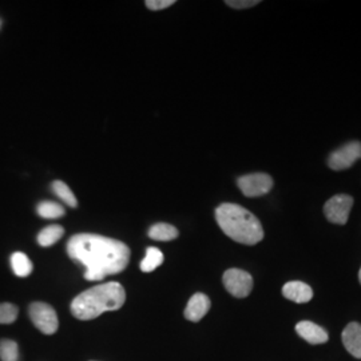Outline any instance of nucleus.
I'll use <instances>...</instances> for the list:
<instances>
[{
  "mask_svg": "<svg viewBox=\"0 0 361 361\" xmlns=\"http://www.w3.org/2000/svg\"><path fill=\"white\" fill-rule=\"evenodd\" d=\"M67 255L86 267L85 279L89 281H101L106 276L118 274L126 269L130 261L126 244L90 233L73 235L67 243Z\"/></svg>",
  "mask_w": 361,
  "mask_h": 361,
  "instance_id": "nucleus-1",
  "label": "nucleus"
},
{
  "mask_svg": "<svg viewBox=\"0 0 361 361\" xmlns=\"http://www.w3.org/2000/svg\"><path fill=\"white\" fill-rule=\"evenodd\" d=\"M125 301L126 292L119 283L95 285L73 300L71 313L78 320L89 322L104 312L121 310Z\"/></svg>",
  "mask_w": 361,
  "mask_h": 361,
  "instance_id": "nucleus-2",
  "label": "nucleus"
},
{
  "mask_svg": "<svg viewBox=\"0 0 361 361\" xmlns=\"http://www.w3.org/2000/svg\"><path fill=\"white\" fill-rule=\"evenodd\" d=\"M216 221L221 231L233 241L256 245L264 238V229L257 217L237 204H222L216 209Z\"/></svg>",
  "mask_w": 361,
  "mask_h": 361,
  "instance_id": "nucleus-3",
  "label": "nucleus"
},
{
  "mask_svg": "<svg viewBox=\"0 0 361 361\" xmlns=\"http://www.w3.org/2000/svg\"><path fill=\"white\" fill-rule=\"evenodd\" d=\"M30 319L44 335H54L59 328L58 314L51 305L46 302H32L28 308Z\"/></svg>",
  "mask_w": 361,
  "mask_h": 361,
  "instance_id": "nucleus-4",
  "label": "nucleus"
},
{
  "mask_svg": "<svg viewBox=\"0 0 361 361\" xmlns=\"http://www.w3.org/2000/svg\"><path fill=\"white\" fill-rule=\"evenodd\" d=\"M353 207V198L348 194H337L329 198L324 205V214L326 219L336 225H345L349 213Z\"/></svg>",
  "mask_w": 361,
  "mask_h": 361,
  "instance_id": "nucleus-5",
  "label": "nucleus"
},
{
  "mask_svg": "<svg viewBox=\"0 0 361 361\" xmlns=\"http://www.w3.org/2000/svg\"><path fill=\"white\" fill-rule=\"evenodd\" d=\"M237 185L245 197L256 198L271 192L273 180L267 173H253L240 177L237 180Z\"/></svg>",
  "mask_w": 361,
  "mask_h": 361,
  "instance_id": "nucleus-6",
  "label": "nucleus"
},
{
  "mask_svg": "<svg viewBox=\"0 0 361 361\" xmlns=\"http://www.w3.org/2000/svg\"><path fill=\"white\" fill-rule=\"evenodd\" d=\"M226 290L237 298H245L250 295L253 289V279L245 271L241 269H229L224 273L222 277Z\"/></svg>",
  "mask_w": 361,
  "mask_h": 361,
  "instance_id": "nucleus-7",
  "label": "nucleus"
},
{
  "mask_svg": "<svg viewBox=\"0 0 361 361\" xmlns=\"http://www.w3.org/2000/svg\"><path fill=\"white\" fill-rule=\"evenodd\" d=\"M361 158V142L359 141H352L343 147H338L335 152H332L328 157V166L336 170H347L352 168L356 161Z\"/></svg>",
  "mask_w": 361,
  "mask_h": 361,
  "instance_id": "nucleus-8",
  "label": "nucleus"
},
{
  "mask_svg": "<svg viewBox=\"0 0 361 361\" xmlns=\"http://www.w3.org/2000/svg\"><path fill=\"white\" fill-rule=\"evenodd\" d=\"M210 300L204 293H195L188 302L185 308V319L193 323L201 322L209 310H210Z\"/></svg>",
  "mask_w": 361,
  "mask_h": 361,
  "instance_id": "nucleus-9",
  "label": "nucleus"
},
{
  "mask_svg": "<svg viewBox=\"0 0 361 361\" xmlns=\"http://www.w3.org/2000/svg\"><path fill=\"white\" fill-rule=\"evenodd\" d=\"M296 332L301 338L313 345L324 344L329 340L326 331L312 322H300L296 325Z\"/></svg>",
  "mask_w": 361,
  "mask_h": 361,
  "instance_id": "nucleus-10",
  "label": "nucleus"
},
{
  "mask_svg": "<svg viewBox=\"0 0 361 361\" xmlns=\"http://www.w3.org/2000/svg\"><path fill=\"white\" fill-rule=\"evenodd\" d=\"M283 295L286 300H290L297 304L310 302L313 297V290L310 285L301 281H290L283 286Z\"/></svg>",
  "mask_w": 361,
  "mask_h": 361,
  "instance_id": "nucleus-11",
  "label": "nucleus"
},
{
  "mask_svg": "<svg viewBox=\"0 0 361 361\" xmlns=\"http://www.w3.org/2000/svg\"><path fill=\"white\" fill-rule=\"evenodd\" d=\"M343 344L349 353L361 359V325L359 323H349L343 331Z\"/></svg>",
  "mask_w": 361,
  "mask_h": 361,
  "instance_id": "nucleus-12",
  "label": "nucleus"
},
{
  "mask_svg": "<svg viewBox=\"0 0 361 361\" xmlns=\"http://www.w3.org/2000/svg\"><path fill=\"white\" fill-rule=\"evenodd\" d=\"M149 237L155 241H171L178 237V231L170 224L159 222L150 228Z\"/></svg>",
  "mask_w": 361,
  "mask_h": 361,
  "instance_id": "nucleus-13",
  "label": "nucleus"
},
{
  "mask_svg": "<svg viewBox=\"0 0 361 361\" xmlns=\"http://www.w3.org/2000/svg\"><path fill=\"white\" fill-rule=\"evenodd\" d=\"M65 234V229L59 225H50L39 233L38 244L43 247L51 246L58 243Z\"/></svg>",
  "mask_w": 361,
  "mask_h": 361,
  "instance_id": "nucleus-14",
  "label": "nucleus"
},
{
  "mask_svg": "<svg viewBox=\"0 0 361 361\" xmlns=\"http://www.w3.org/2000/svg\"><path fill=\"white\" fill-rule=\"evenodd\" d=\"M11 267L18 277H27L32 271V262L22 252H15L11 256Z\"/></svg>",
  "mask_w": 361,
  "mask_h": 361,
  "instance_id": "nucleus-15",
  "label": "nucleus"
},
{
  "mask_svg": "<svg viewBox=\"0 0 361 361\" xmlns=\"http://www.w3.org/2000/svg\"><path fill=\"white\" fill-rule=\"evenodd\" d=\"M164 262V255L159 249L157 247H147L146 257L143 258L141 262V271L145 273H150L155 271L161 264Z\"/></svg>",
  "mask_w": 361,
  "mask_h": 361,
  "instance_id": "nucleus-16",
  "label": "nucleus"
},
{
  "mask_svg": "<svg viewBox=\"0 0 361 361\" xmlns=\"http://www.w3.org/2000/svg\"><path fill=\"white\" fill-rule=\"evenodd\" d=\"M52 192L55 193L56 197H59L65 202L66 205H68L70 207H78L77 197L74 195V193L71 192V189L66 185L65 182L55 180L52 183Z\"/></svg>",
  "mask_w": 361,
  "mask_h": 361,
  "instance_id": "nucleus-17",
  "label": "nucleus"
},
{
  "mask_svg": "<svg viewBox=\"0 0 361 361\" xmlns=\"http://www.w3.org/2000/svg\"><path fill=\"white\" fill-rule=\"evenodd\" d=\"M37 210H38V214L42 219H59V217L65 216V209H63V207H61L59 204L52 202V201L40 202Z\"/></svg>",
  "mask_w": 361,
  "mask_h": 361,
  "instance_id": "nucleus-18",
  "label": "nucleus"
},
{
  "mask_svg": "<svg viewBox=\"0 0 361 361\" xmlns=\"http://www.w3.org/2000/svg\"><path fill=\"white\" fill-rule=\"evenodd\" d=\"M0 360H19V347H18L16 341L10 340V338H1L0 340Z\"/></svg>",
  "mask_w": 361,
  "mask_h": 361,
  "instance_id": "nucleus-19",
  "label": "nucleus"
},
{
  "mask_svg": "<svg viewBox=\"0 0 361 361\" xmlns=\"http://www.w3.org/2000/svg\"><path fill=\"white\" fill-rule=\"evenodd\" d=\"M19 314L16 305L10 302L0 304V324H13Z\"/></svg>",
  "mask_w": 361,
  "mask_h": 361,
  "instance_id": "nucleus-20",
  "label": "nucleus"
},
{
  "mask_svg": "<svg viewBox=\"0 0 361 361\" xmlns=\"http://www.w3.org/2000/svg\"><path fill=\"white\" fill-rule=\"evenodd\" d=\"M176 1L174 0H146L145 4L149 10L153 11H159V10H165L170 6H173Z\"/></svg>",
  "mask_w": 361,
  "mask_h": 361,
  "instance_id": "nucleus-21",
  "label": "nucleus"
},
{
  "mask_svg": "<svg viewBox=\"0 0 361 361\" xmlns=\"http://www.w3.org/2000/svg\"><path fill=\"white\" fill-rule=\"evenodd\" d=\"M229 7L237 8V10H244V8H250L259 4L258 0H226L225 1Z\"/></svg>",
  "mask_w": 361,
  "mask_h": 361,
  "instance_id": "nucleus-22",
  "label": "nucleus"
},
{
  "mask_svg": "<svg viewBox=\"0 0 361 361\" xmlns=\"http://www.w3.org/2000/svg\"><path fill=\"white\" fill-rule=\"evenodd\" d=\"M359 281H360V284H361V269H360V271H359Z\"/></svg>",
  "mask_w": 361,
  "mask_h": 361,
  "instance_id": "nucleus-23",
  "label": "nucleus"
}]
</instances>
